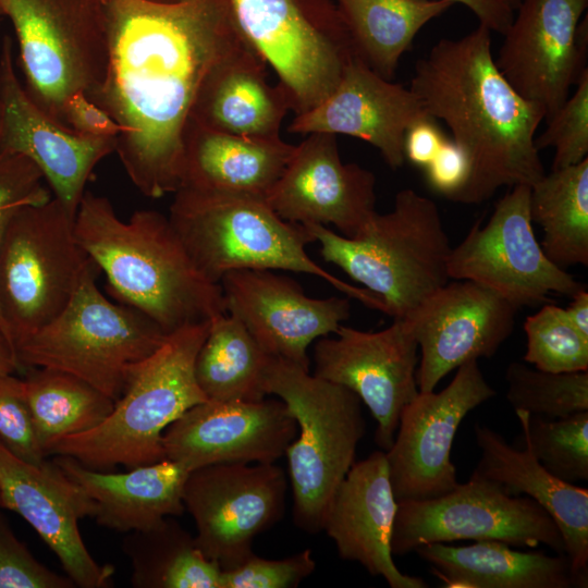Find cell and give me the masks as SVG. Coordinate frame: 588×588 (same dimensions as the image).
Returning a JSON list of instances; mask_svg holds the SVG:
<instances>
[{"mask_svg": "<svg viewBox=\"0 0 588 588\" xmlns=\"http://www.w3.org/2000/svg\"><path fill=\"white\" fill-rule=\"evenodd\" d=\"M445 139L434 119L420 120L405 133L404 157L414 166L425 168L434 159Z\"/></svg>", "mask_w": 588, "mask_h": 588, "instance_id": "bcb514c9", "label": "cell"}, {"mask_svg": "<svg viewBox=\"0 0 588 588\" xmlns=\"http://www.w3.org/2000/svg\"><path fill=\"white\" fill-rule=\"evenodd\" d=\"M335 338L318 339L314 375L354 392L377 421L375 441L387 452L404 407L419 393L418 344L405 319L385 329L362 331L343 324Z\"/></svg>", "mask_w": 588, "mask_h": 588, "instance_id": "2e32d148", "label": "cell"}, {"mask_svg": "<svg viewBox=\"0 0 588 588\" xmlns=\"http://www.w3.org/2000/svg\"><path fill=\"white\" fill-rule=\"evenodd\" d=\"M24 381L37 438L46 456L58 440L97 427L114 406L111 397L62 370L29 368Z\"/></svg>", "mask_w": 588, "mask_h": 588, "instance_id": "e575fe53", "label": "cell"}, {"mask_svg": "<svg viewBox=\"0 0 588 588\" xmlns=\"http://www.w3.org/2000/svg\"><path fill=\"white\" fill-rule=\"evenodd\" d=\"M524 360L550 372L588 371V338L571 322L565 309L546 303L524 323Z\"/></svg>", "mask_w": 588, "mask_h": 588, "instance_id": "74e56055", "label": "cell"}, {"mask_svg": "<svg viewBox=\"0 0 588 588\" xmlns=\"http://www.w3.org/2000/svg\"><path fill=\"white\" fill-rule=\"evenodd\" d=\"M530 186L515 185L485 225L476 222L448 259L450 279L480 284L518 308L546 304L551 294L572 297L585 287L552 262L537 241L529 213Z\"/></svg>", "mask_w": 588, "mask_h": 588, "instance_id": "4fadbf2b", "label": "cell"}, {"mask_svg": "<svg viewBox=\"0 0 588 588\" xmlns=\"http://www.w3.org/2000/svg\"><path fill=\"white\" fill-rule=\"evenodd\" d=\"M376 199L375 174L342 161L336 135L310 133L295 145L266 201L289 222L334 225L353 238L377 212Z\"/></svg>", "mask_w": 588, "mask_h": 588, "instance_id": "44dd1931", "label": "cell"}, {"mask_svg": "<svg viewBox=\"0 0 588 588\" xmlns=\"http://www.w3.org/2000/svg\"><path fill=\"white\" fill-rule=\"evenodd\" d=\"M0 440L17 457L40 464L46 455L39 444L24 379L0 373Z\"/></svg>", "mask_w": 588, "mask_h": 588, "instance_id": "ab89813d", "label": "cell"}, {"mask_svg": "<svg viewBox=\"0 0 588 588\" xmlns=\"http://www.w3.org/2000/svg\"><path fill=\"white\" fill-rule=\"evenodd\" d=\"M74 583L38 562L0 515V588H73Z\"/></svg>", "mask_w": 588, "mask_h": 588, "instance_id": "7bdbcfd3", "label": "cell"}, {"mask_svg": "<svg viewBox=\"0 0 588 588\" xmlns=\"http://www.w3.org/2000/svg\"><path fill=\"white\" fill-rule=\"evenodd\" d=\"M267 395L284 402L297 434L287 446L294 524L308 534L322 531L333 495L354 464L366 432L362 401L350 389L272 358L266 371Z\"/></svg>", "mask_w": 588, "mask_h": 588, "instance_id": "52a82bcc", "label": "cell"}, {"mask_svg": "<svg viewBox=\"0 0 588 588\" xmlns=\"http://www.w3.org/2000/svg\"><path fill=\"white\" fill-rule=\"evenodd\" d=\"M448 1L464 4L477 16L479 24L502 35L507 30L514 17V10L507 0Z\"/></svg>", "mask_w": 588, "mask_h": 588, "instance_id": "7dc6e473", "label": "cell"}, {"mask_svg": "<svg viewBox=\"0 0 588 588\" xmlns=\"http://www.w3.org/2000/svg\"><path fill=\"white\" fill-rule=\"evenodd\" d=\"M219 284L226 311L265 353L308 370V346L334 334L351 314L350 298L309 297L298 282L273 270H233Z\"/></svg>", "mask_w": 588, "mask_h": 588, "instance_id": "ffe728a7", "label": "cell"}, {"mask_svg": "<svg viewBox=\"0 0 588 588\" xmlns=\"http://www.w3.org/2000/svg\"><path fill=\"white\" fill-rule=\"evenodd\" d=\"M535 138L538 150L552 147V170L577 164L588 155V70L576 83L575 93L548 120Z\"/></svg>", "mask_w": 588, "mask_h": 588, "instance_id": "f35d334b", "label": "cell"}, {"mask_svg": "<svg viewBox=\"0 0 588 588\" xmlns=\"http://www.w3.org/2000/svg\"><path fill=\"white\" fill-rule=\"evenodd\" d=\"M529 213L547 257L562 269L588 266V158L554 169L530 186Z\"/></svg>", "mask_w": 588, "mask_h": 588, "instance_id": "1f68e13d", "label": "cell"}, {"mask_svg": "<svg viewBox=\"0 0 588 588\" xmlns=\"http://www.w3.org/2000/svg\"><path fill=\"white\" fill-rule=\"evenodd\" d=\"M515 413L523 442L549 473L572 485L588 480V411L560 419Z\"/></svg>", "mask_w": 588, "mask_h": 588, "instance_id": "8d00e7d4", "label": "cell"}, {"mask_svg": "<svg viewBox=\"0 0 588 588\" xmlns=\"http://www.w3.org/2000/svg\"><path fill=\"white\" fill-rule=\"evenodd\" d=\"M505 380L506 400L515 412L560 419L588 411V371L550 372L512 362Z\"/></svg>", "mask_w": 588, "mask_h": 588, "instance_id": "d590c367", "label": "cell"}, {"mask_svg": "<svg viewBox=\"0 0 588 588\" xmlns=\"http://www.w3.org/2000/svg\"><path fill=\"white\" fill-rule=\"evenodd\" d=\"M89 272L65 308L16 348L20 371L34 367L69 372L114 402L167 333L143 313L109 301Z\"/></svg>", "mask_w": 588, "mask_h": 588, "instance_id": "ba28073f", "label": "cell"}, {"mask_svg": "<svg viewBox=\"0 0 588 588\" xmlns=\"http://www.w3.org/2000/svg\"><path fill=\"white\" fill-rule=\"evenodd\" d=\"M74 220L52 197L21 207L8 223L0 245V309L15 355L99 270L78 243Z\"/></svg>", "mask_w": 588, "mask_h": 588, "instance_id": "9c48e42d", "label": "cell"}, {"mask_svg": "<svg viewBox=\"0 0 588 588\" xmlns=\"http://www.w3.org/2000/svg\"><path fill=\"white\" fill-rule=\"evenodd\" d=\"M497 394L477 359L468 360L440 392H419L401 416L385 452L397 502L439 498L458 486L451 449L465 416Z\"/></svg>", "mask_w": 588, "mask_h": 588, "instance_id": "9a60e30c", "label": "cell"}, {"mask_svg": "<svg viewBox=\"0 0 588 588\" xmlns=\"http://www.w3.org/2000/svg\"><path fill=\"white\" fill-rule=\"evenodd\" d=\"M42 180L41 171L29 158L0 148V245L8 223L17 209L44 204L52 198ZM0 329L9 341L1 309Z\"/></svg>", "mask_w": 588, "mask_h": 588, "instance_id": "60d3db41", "label": "cell"}, {"mask_svg": "<svg viewBox=\"0 0 588 588\" xmlns=\"http://www.w3.org/2000/svg\"><path fill=\"white\" fill-rule=\"evenodd\" d=\"M518 309L480 284L455 280L401 318L420 348L419 392L433 391L442 378L468 360L491 358L512 334Z\"/></svg>", "mask_w": 588, "mask_h": 588, "instance_id": "ac0fdd59", "label": "cell"}, {"mask_svg": "<svg viewBox=\"0 0 588 588\" xmlns=\"http://www.w3.org/2000/svg\"><path fill=\"white\" fill-rule=\"evenodd\" d=\"M294 147L280 136H237L189 121L180 187L266 199Z\"/></svg>", "mask_w": 588, "mask_h": 588, "instance_id": "f1b7e54d", "label": "cell"}, {"mask_svg": "<svg viewBox=\"0 0 588 588\" xmlns=\"http://www.w3.org/2000/svg\"><path fill=\"white\" fill-rule=\"evenodd\" d=\"M510 5L513 8V10L515 11L519 4V1L520 0H507Z\"/></svg>", "mask_w": 588, "mask_h": 588, "instance_id": "816d5d0a", "label": "cell"}, {"mask_svg": "<svg viewBox=\"0 0 588 588\" xmlns=\"http://www.w3.org/2000/svg\"><path fill=\"white\" fill-rule=\"evenodd\" d=\"M303 225L319 243L323 260L375 295L393 319L405 318L450 280L452 246L438 206L412 188L400 191L393 209L376 212L356 237Z\"/></svg>", "mask_w": 588, "mask_h": 588, "instance_id": "5b68a950", "label": "cell"}, {"mask_svg": "<svg viewBox=\"0 0 588 588\" xmlns=\"http://www.w3.org/2000/svg\"><path fill=\"white\" fill-rule=\"evenodd\" d=\"M565 313L573 326L588 338V292L586 287L575 293Z\"/></svg>", "mask_w": 588, "mask_h": 588, "instance_id": "c3c4849f", "label": "cell"}, {"mask_svg": "<svg viewBox=\"0 0 588 588\" xmlns=\"http://www.w3.org/2000/svg\"><path fill=\"white\" fill-rule=\"evenodd\" d=\"M271 357L229 313L210 322L195 359V378L208 400L260 401L267 396Z\"/></svg>", "mask_w": 588, "mask_h": 588, "instance_id": "d6a6232c", "label": "cell"}, {"mask_svg": "<svg viewBox=\"0 0 588 588\" xmlns=\"http://www.w3.org/2000/svg\"><path fill=\"white\" fill-rule=\"evenodd\" d=\"M0 507H1V503H0Z\"/></svg>", "mask_w": 588, "mask_h": 588, "instance_id": "db71d44e", "label": "cell"}, {"mask_svg": "<svg viewBox=\"0 0 588 588\" xmlns=\"http://www.w3.org/2000/svg\"><path fill=\"white\" fill-rule=\"evenodd\" d=\"M409 89L430 118L446 124L468 160V179L453 201L480 204L503 186H532L546 174L535 144L546 110L501 74L487 26L439 40L416 62Z\"/></svg>", "mask_w": 588, "mask_h": 588, "instance_id": "7a4b0ae2", "label": "cell"}, {"mask_svg": "<svg viewBox=\"0 0 588 588\" xmlns=\"http://www.w3.org/2000/svg\"><path fill=\"white\" fill-rule=\"evenodd\" d=\"M588 0H520L503 34L495 64L525 99L544 108L546 119L569 97L587 69Z\"/></svg>", "mask_w": 588, "mask_h": 588, "instance_id": "e0dca14e", "label": "cell"}, {"mask_svg": "<svg viewBox=\"0 0 588 588\" xmlns=\"http://www.w3.org/2000/svg\"><path fill=\"white\" fill-rule=\"evenodd\" d=\"M135 588H221L222 568L175 520L127 532L122 544Z\"/></svg>", "mask_w": 588, "mask_h": 588, "instance_id": "836d02e7", "label": "cell"}, {"mask_svg": "<svg viewBox=\"0 0 588 588\" xmlns=\"http://www.w3.org/2000/svg\"><path fill=\"white\" fill-rule=\"evenodd\" d=\"M313 551L306 549L282 560L252 554L240 565L222 571L221 588H293L314 573Z\"/></svg>", "mask_w": 588, "mask_h": 588, "instance_id": "b9f144b4", "label": "cell"}, {"mask_svg": "<svg viewBox=\"0 0 588 588\" xmlns=\"http://www.w3.org/2000/svg\"><path fill=\"white\" fill-rule=\"evenodd\" d=\"M2 16H3V13H2V10L0 8V20H1Z\"/></svg>", "mask_w": 588, "mask_h": 588, "instance_id": "f5cc1de1", "label": "cell"}, {"mask_svg": "<svg viewBox=\"0 0 588 588\" xmlns=\"http://www.w3.org/2000/svg\"><path fill=\"white\" fill-rule=\"evenodd\" d=\"M53 461L84 489L94 503L93 518L106 528L147 530L185 511L183 491L189 470L176 462L166 458L111 473L89 468L66 455H57Z\"/></svg>", "mask_w": 588, "mask_h": 588, "instance_id": "484cf974", "label": "cell"}, {"mask_svg": "<svg viewBox=\"0 0 588 588\" xmlns=\"http://www.w3.org/2000/svg\"><path fill=\"white\" fill-rule=\"evenodd\" d=\"M243 40L275 72L295 115L338 86L356 58L333 0H223Z\"/></svg>", "mask_w": 588, "mask_h": 588, "instance_id": "30bf717a", "label": "cell"}, {"mask_svg": "<svg viewBox=\"0 0 588 588\" xmlns=\"http://www.w3.org/2000/svg\"><path fill=\"white\" fill-rule=\"evenodd\" d=\"M0 148L29 158L54 198L75 217L93 170L114 152L115 137L83 136L44 113L16 76L12 41L5 36L0 52Z\"/></svg>", "mask_w": 588, "mask_h": 588, "instance_id": "603a6c76", "label": "cell"}, {"mask_svg": "<svg viewBox=\"0 0 588 588\" xmlns=\"http://www.w3.org/2000/svg\"><path fill=\"white\" fill-rule=\"evenodd\" d=\"M287 481L274 463H224L189 471L183 503L196 526V546L222 571L249 558L254 539L278 523Z\"/></svg>", "mask_w": 588, "mask_h": 588, "instance_id": "5bb4252c", "label": "cell"}, {"mask_svg": "<svg viewBox=\"0 0 588 588\" xmlns=\"http://www.w3.org/2000/svg\"><path fill=\"white\" fill-rule=\"evenodd\" d=\"M74 233L112 295L167 334L228 313L220 284L199 271L164 215L137 210L123 221L107 197L85 192Z\"/></svg>", "mask_w": 588, "mask_h": 588, "instance_id": "3957f363", "label": "cell"}, {"mask_svg": "<svg viewBox=\"0 0 588 588\" xmlns=\"http://www.w3.org/2000/svg\"><path fill=\"white\" fill-rule=\"evenodd\" d=\"M168 218L196 267L213 283L241 269L307 273L382 311L370 292L314 261L306 246L315 238L306 226L282 219L266 199L180 187Z\"/></svg>", "mask_w": 588, "mask_h": 588, "instance_id": "277c9868", "label": "cell"}, {"mask_svg": "<svg viewBox=\"0 0 588 588\" xmlns=\"http://www.w3.org/2000/svg\"><path fill=\"white\" fill-rule=\"evenodd\" d=\"M147 1H152V2H158V3H179L186 0H147Z\"/></svg>", "mask_w": 588, "mask_h": 588, "instance_id": "f907efd6", "label": "cell"}, {"mask_svg": "<svg viewBox=\"0 0 588 588\" xmlns=\"http://www.w3.org/2000/svg\"><path fill=\"white\" fill-rule=\"evenodd\" d=\"M19 44L25 90L50 119L68 127L63 109L75 93L90 97L108 61L102 0H0Z\"/></svg>", "mask_w": 588, "mask_h": 588, "instance_id": "8fae6325", "label": "cell"}, {"mask_svg": "<svg viewBox=\"0 0 588 588\" xmlns=\"http://www.w3.org/2000/svg\"><path fill=\"white\" fill-rule=\"evenodd\" d=\"M396 507L385 452L375 451L354 463L338 487L322 530L342 560L358 562L391 588H426L422 578L402 573L393 561Z\"/></svg>", "mask_w": 588, "mask_h": 588, "instance_id": "d4e9b609", "label": "cell"}, {"mask_svg": "<svg viewBox=\"0 0 588 588\" xmlns=\"http://www.w3.org/2000/svg\"><path fill=\"white\" fill-rule=\"evenodd\" d=\"M210 322L187 324L169 333L139 365L108 417L94 429L58 440L47 456H71L99 470L166 460V429L191 407L208 400L196 381L194 366Z\"/></svg>", "mask_w": 588, "mask_h": 588, "instance_id": "8992f818", "label": "cell"}, {"mask_svg": "<svg viewBox=\"0 0 588 588\" xmlns=\"http://www.w3.org/2000/svg\"><path fill=\"white\" fill-rule=\"evenodd\" d=\"M427 118L409 88L381 77L355 58L334 90L311 110L296 114L287 131L360 138L376 147L390 168L397 169L405 161L406 131Z\"/></svg>", "mask_w": 588, "mask_h": 588, "instance_id": "cb8c5ba5", "label": "cell"}, {"mask_svg": "<svg viewBox=\"0 0 588 588\" xmlns=\"http://www.w3.org/2000/svg\"><path fill=\"white\" fill-rule=\"evenodd\" d=\"M494 540L518 548L544 544L565 554L554 519L536 501L511 495L497 482L471 474L439 498L397 502L391 550L405 555L424 544Z\"/></svg>", "mask_w": 588, "mask_h": 588, "instance_id": "7c38bea8", "label": "cell"}, {"mask_svg": "<svg viewBox=\"0 0 588 588\" xmlns=\"http://www.w3.org/2000/svg\"><path fill=\"white\" fill-rule=\"evenodd\" d=\"M102 4L108 61L89 98L123 128L114 152L132 183L160 198L182 184L185 132L205 77L245 41L223 0Z\"/></svg>", "mask_w": 588, "mask_h": 588, "instance_id": "6da1fadb", "label": "cell"}, {"mask_svg": "<svg viewBox=\"0 0 588 588\" xmlns=\"http://www.w3.org/2000/svg\"><path fill=\"white\" fill-rule=\"evenodd\" d=\"M474 430L481 457L473 474L543 507L561 530L574 569L588 573V490L549 473L525 442L519 450L488 426L477 424Z\"/></svg>", "mask_w": 588, "mask_h": 588, "instance_id": "83f0119b", "label": "cell"}, {"mask_svg": "<svg viewBox=\"0 0 588 588\" xmlns=\"http://www.w3.org/2000/svg\"><path fill=\"white\" fill-rule=\"evenodd\" d=\"M20 371L15 352L0 329V373H15Z\"/></svg>", "mask_w": 588, "mask_h": 588, "instance_id": "681fc988", "label": "cell"}, {"mask_svg": "<svg viewBox=\"0 0 588 588\" xmlns=\"http://www.w3.org/2000/svg\"><path fill=\"white\" fill-rule=\"evenodd\" d=\"M65 125L87 137H117L123 131L103 109L84 93L71 95L63 109Z\"/></svg>", "mask_w": 588, "mask_h": 588, "instance_id": "f6af8a7d", "label": "cell"}, {"mask_svg": "<svg viewBox=\"0 0 588 588\" xmlns=\"http://www.w3.org/2000/svg\"><path fill=\"white\" fill-rule=\"evenodd\" d=\"M424 169L429 186L451 200L464 187L469 173L466 155L448 138L434 159Z\"/></svg>", "mask_w": 588, "mask_h": 588, "instance_id": "ee69618b", "label": "cell"}, {"mask_svg": "<svg viewBox=\"0 0 588 588\" xmlns=\"http://www.w3.org/2000/svg\"><path fill=\"white\" fill-rule=\"evenodd\" d=\"M0 503L34 528L75 587L112 586L113 567L95 561L78 528L81 519L93 517L94 503L53 460L28 463L0 440Z\"/></svg>", "mask_w": 588, "mask_h": 588, "instance_id": "d6986e66", "label": "cell"}, {"mask_svg": "<svg viewBox=\"0 0 588 588\" xmlns=\"http://www.w3.org/2000/svg\"><path fill=\"white\" fill-rule=\"evenodd\" d=\"M266 65L246 42L232 51L205 77L189 121L237 136H280L292 107L283 88L269 84Z\"/></svg>", "mask_w": 588, "mask_h": 588, "instance_id": "4316f807", "label": "cell"}, {"mask_svg": "<svg viewBox=\"0 0 588 588\" xmlns=\"http://www.w3.org/2000/svg\"><path fill=\"white\" fill-rule=\"evenodd\" d=\"M297 434L282 400H206L186 411L162 436L164 457L189 471L224 463H274Z\"/></svg>", "mask_w": 588, "mask_h": 588, "instance_id": "7402d4cb", "label": "cell"}, {"mask_svg": "<svg viewBox=\"0 0 588 588\" xmlns=\"http://www.w3.org/2000/svg\"><path fill=\"white\" fill-rule=\"evenodd\" d=\"M355 57L391 81L419 30L454 3L448 0H333Z\"/></svg>", "mask_w": 588, "mask_h": 588, "instance_id": "4dcf8cb0", "label": "cell"}, {"mask_svg": "<svg viewBox=\"0 0 588 588\" xmlns=\"http://www.w3.org/2000/svg\"><path fill=\"white\" fill-rule=\"evenodd\" d=\"M449 588H586L588 573L566 554L511 549L494 540L470 546L428 543L415 550Z\"/></svg>", "mask_w": 588, "mask_h": 588, "instance_id": "f546056e", "label": "cell"}]
</instances>
